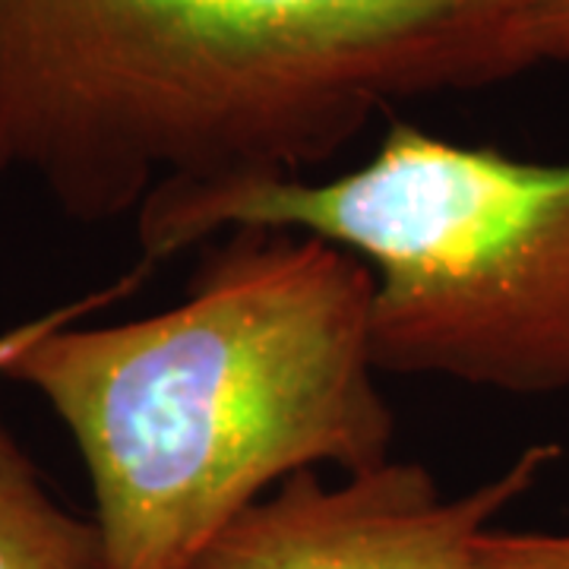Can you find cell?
Listing matches in <instances>:
<instances>
[{
	"instance_id": "7a4b0ae2",
	"label": "cell",
	"mask_w": 569,
	"mask_h": 569,
	"mask_svg": "<svg viewBox=\"0 0 569 569\" xmlns=\"http://www.w3.org/2000/svg\"><path fill=\"white\" fill-rule=\"evenodd\" d=\"M468 0H0V181L114 222L310 178L389 104L466 89Z\"/></svg>"
},
{
	"instance_id": "3957f363",
	"label": "cell",
	"mask_w": 569,
	"mask_h": 569,
	"mask_svg": "<svg viewBox=\"0 0 569 569\" xmlns=\"http://www.w3.org/2000/svg\"><path fill=\"white\" fill-rule=\"evenodd\" d=\"M263 224L346 247L373 276L380 373L569 392V162H526L396 121L332 178L190 187L137 212L142 266Z\"/></svg>"
},
{
	"instance_id": "8992f818",
	"label": "cell",
	"mask_w": 569,
	"mask_h": 569,
	"mask_svg": "<svg viewBox=\"0 0 569 569\" xmlns=\"http://www.w3.org/2000/svg\"><path fill=\"white\" fill-rule=\"evenodd\" d=\"M548 63L569 67V0H468V89Z\"/></svg>"
},
{
	"instance_id": "277c9868",
	"label": "cell",
	"mask_w": 569,
	"mask_h": 569,
	"mask_svg": "<svg viewBox=\"0 0 569 569\" xmlns=\"http://www.w3.org/2000/svg\"><path fill=\"white\" fill-rule=\"evenodd\" d=\"M557 459L553 443L529 447L456 500L425 466L402 459L339 485L301 471L244 509L193 569H478V538Z\"/></svg>"
},
{
	"instance_id": "5b68a950",
	"label": "cell",
	"mask_w": 569,
	"mask_h": 569,
	"mask_svg": "<svg viewBox=\"0 0 569 569\" xmlns=\"http://www.w3.org/2000/svg\"><path fill=\"white\" fill-rule=\"evenodd\" d=\"M22 323L0 332V377ZM0 569H102L92 519L58 503L39 468L0 415Z\"/></svg>"
},
{
	"instance_id": "52a82bcc",
	"label": "cell",
	"mask_w": 569,
	"mask_h": 569,
	"mask_svg": "<svg viewBox=\"0 0 569 569\" xmlns=\"http://www.w3.org/2000/svg\"><path fill=\"white\" fill-rule=\"evenodd\" d=\"M478 569H569V535L488 529L478 538Z\"/></svg>"
},
{
	"instance_id": "6da1fadb",
	"label": "cell",
	"mask_w": 569,
	"mask_h": 569,
	"mask_svg": "<svg viewBox=\"0 0 569 569\" xmlns=\"http://www.w3.org/2000/svg\"><path fill=\"white\" fill-rule=\"evenodd\" d=\"M137 276L22 323L3 365V380L36 389L80 452L102 569H193L291 475L392 459L373 276L346 247L228 228L183 301L77 326Z\"/></svg>"
}]
</instances>
